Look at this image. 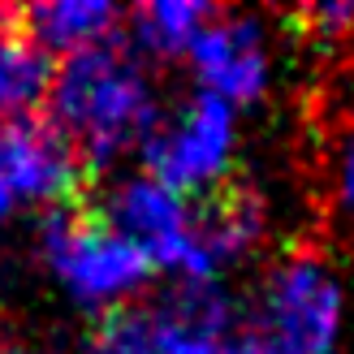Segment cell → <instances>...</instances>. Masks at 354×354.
<instances>
[{
	"instance_id": "cell-1",
	"label": "cell",
	"mask_w": 354,
	"mask_h": 354,
	"mask_svg": "<svg viewBox=\"0 0 354 354\" xmlns=\"http://www.w3.org/2000/svg\"><path fill=\"white\" fill-rule=\"evenodd\" d=\"M52 126H57L82 165H104L117 147L151 126V86L121 48L95 44L65 57L52 69Z\"/></svg>"
},
{
	"instance_id": "cell-2",
	"label": "cell",
	"mask_w": 354,
	"mask_h": 354,
	"mask_svg": "<svg viewBox=\"0 0 354 354\" xmlns=\"http://www.w3.org/2000/svg\"><path fill=\"white\" fill-rule=\"evenodd\" d=\"M48 259L91 303H109L117 294H130L151 272L143 251L130 246L104 221V212L91 207L86 199L57 207V216L48 221Z\"/></svg>"
},
{
	"instance_id": "cell-3",
	"label": "cell",
	"mask_w": 354,
	"mask_h": 354,
	"mask_svg": "<svg viewBox=\"0 0 354 354\" xmlns=\"http://www.w3.org/2000/svg\"><path fill=\"white\" fill-rule=\"evenodd\" d=\"M229 147H234V113L216 95H194L182 113L147 134L143 160L151 182L173 194H203L207 186L225 182Z\"/></svg>"
},
{
	"instance_id": "cell-4",
	"label": "cell",
	"mask_w": 354,
	"mask_h": 354,
	"mask_svg": "<svg viewBox=\"0 0 354 354\" xmlns=\"http://www.w3.org/2000/svg\"><path fill=\"white\" fill-rule=\"evenodd\" d=\"M268 337L281 354H328L342 328V290L315 255H290L268 281Z\"/></svg>"
},
{
	"instance_id": "cell-5",
	"label": "cell",
	"mask_w": 354,
	"mask_h": 354,
	"mask_svg": "<svg viewBox=\"0 0 354 354\" xmlns=\"http://www.w3.org/2000/svg\"><path fill=\"white\" fill-rule=\"evenodd\" d=\"M0 177L13 194L44 203H82L86 199V165L74 143L39 117L0 121Z\"/></svg>"
},
{
	"instance_id": "cell-6",
	"label": "cell",
	"mask_w": 354,
	"mask_h": 354,
	"mask_svg": "<svg viewBox=\"0 0 354 354\" xmlns=\"http://www.w3.org/2000/svg\"><path fill=\"white\" fill-rule=\"evenodd\" d=\"M130 246L143 251L151 268H182L186 281H194V251H190V212L182 194L165 190L151 177L126 182L109 207H100Z\"/></svg>"
},
{
	"instance_id": "cell-7",
	"label": "cell",
	"mask_w": 354,
	"mask_h": 354,
	"mask_svg": "<svg viewBox=\"0 0 354 354\" xmlns=\"http://www.w3.org/2000/svg\"><path fill=\"white\" fill-rule=\"evenodd\" d=\"M190 212V251H194V281H212V268L242 255L263 229V207L246 186L216 182L199 194Z\"/></svg>"
},
{
	"instance_id": "cell-8",
	"label": "cell",
	"mask_w": 354,
	"mask_h": 354,
	"mask_svg": "<svg viewBox=\"0 0 354 354\" xmlns=\"http://www.w3.org/2000/svg\"><path fill=\"white\" fill-rule=\"evenodd\" d=\"M190 61L207 82V95L246 104L263 91V44L251 22H207L190 39Z\"/></svg>"
},
{
	"instance_id": "cell-9",
	"label": "cell",
	"mask_w": 354,
	"mask_h": 354,
	"mask_svg": "<svg viewBox=\"0 0 354 354\" xmlns=\"http://www.w3.org/2000/svg\"><path fill=\"white\" fill-rule=\"evenodd\" d=\"M229 328V298L216 281H182L151 315L156 354H221Z\"/></svg>"
},
{
	"instance_id": "cell-10",
	"label": "cell",
	"mask_w": 354,
	"mask_h": 354,
	"mask_svg": "<svg viewBox=\"0 0 354 354\" xmlns=\"http://www.w3.org/2000/svg\"><path fill=\"white\" fill-rule=\"evenodd\" d=\"M13 22L44 52H65V57H74L82 48H95L104 39H113L117 9L100 5V0H57V5L13 9Z\"/></svg>"
},
{
	"instance_id": "cell-11",
	"label": "cell",
	"mask_w": 354,
	"mask_h": 354,
	"mask_svg": "<svg viewBox=\"0 0 354 354\" xmlns=\"http://www.w3.org/2000/svg\"><path fill=\"white\" fill-rule=\"evenodd\" d=\"M52 57L30 44L13 22V9H0V121L26 117L48 100Z\"/></svg>"
},
{
	"instance_id": "cell-12",
	"label": "cell",
	"mask_w": 354,
	"mask_h": 354,
	"mask_svg": "<svg viewBox=\"0 0 354 354\" xmlns=\"http://www.w3.org/2000/svg\"><path fill=\"white\" fill-rule=\"evenodd\" d=\"M212 22L207 5H194V0H156V5L138 9L134 26L138 39L156 52H186L190 39Z\"/></svg>"
},
{
	"instance_id": "cell-13",
	"label": "cell",
	"mask_w": 354,
	"mask_h": 354,
	"mask_svg": "<svg viewBox=\"0 0 354 354\" xmlns=\"http://www.w3.org/2000/svg\"><path fill=\"white\" fill-rule=\"evenodd\" d=\"M91 354H156L151 315L130 307V303L104 307L100 324H95V337H91Z\"/></svg>"
},
{
	"instance_id": "cell-14",
	"label": "cell",
	"mask_w": 354,
	"mask_h": 354,
	"mask_svg": "<svg viewBox=\"0 0 354 354\" xmlns=\"http://www.w3.org/2000/svg\"><path fill=\"white\" fill-rule=\"evenodd\" d=\"M337 203H342V212L354 216V130H346L342 156H337Z\"/></svg>"
},
{
	"instance_id": "cell-15",
	"label": "cell",
	"mask_w": 354,
	"mask_h": 354,
	"mask_svg": "<svg viewBox=\"0 0 354 354\" xmlns=\"http://www.w3.org/2000/svg\"><path fill=\"white\" fill-rule=\"evenodd\" d=\"M303 22L324 26V35H337V30L354 26V5H315V9L303 13Z\"/></svg>"
}]
</instances>
